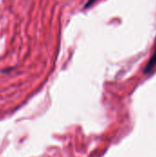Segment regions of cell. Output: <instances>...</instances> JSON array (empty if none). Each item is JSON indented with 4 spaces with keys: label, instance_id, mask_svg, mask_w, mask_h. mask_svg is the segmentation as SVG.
Instances as JSON below:
<instances>
[{
    "label": "cell",
    "instance_id": "1",
    "mask_svg": "<svg viewBox=\"0 0 156 157\" xmlns=\"http://www.w3.org/2000/svg\"><path fill=\"white\" fill-rule=\"evenodd\" d=\"M156 67V40H155V46H154V53L153 55L151 56L149 62L147 63L144 70H143V73L144 74H150L154 68Z\"/></svg>",
    "mask_w": 156,
    "mask_h": 157
},
{
    "label": "cell",
    "instance_id": "2",
    "mask_svg": "<svg viewBox=\"0 0 156 157\" xmlns=\"http://www.w3.org/2000/svg\"><path fill=\"white\" fill-rule=\"evenodd\" d=\"M97 0H87V2H86V4L85 5V9H87V8H89L95 2H96Z\"/></svg>",
    "mask_w": 156,
    "mask_h": 157
}]
</instances>
